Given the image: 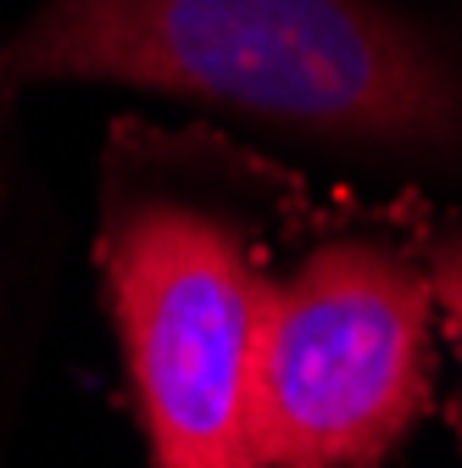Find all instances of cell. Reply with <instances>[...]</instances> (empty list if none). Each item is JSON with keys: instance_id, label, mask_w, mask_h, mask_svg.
Wrapping results in <instances>:
<instances>
[{"instance_id": "1", "label": "cell", "mask_w": 462, "mask_h": 468, "mask_svg": "<svg viewBox=\"0 0 462 468\" xmlns=\"http://www.w3.org/2000/svg\"><path fill=\"white\" fill-rule=\"evenodd\" d=\"M6 62L17 84H129L462 167V39L390 0H39Z\"/></svg>"}, {"instance_id": "2", "label": "cell", "mask_w": 462, "mask_h": 468, "mask_svg": "<svg viewBox=\"0 0 462 468\" xmlns=\"http://www.w3.org/2000/svg\"><path fill=\"white\" fill-rule=\"evenodd\" d=\"M100 257L151 463L257 468L251 357L268 284L240 223L173 190H123Z\"/></svg>"}, {"instance_id": "3", "label": "cell", "mask_w": 462, "mask_h": 468, "mask_svg": "<svg viewBox=\"0 0 462 468\" xmlns=\"http://www.w3.org/2000/svg\"><path fill=\"white\" fill-rule=\"evenodd\" d=\"M429 401V290L373 240H334L262 290L257 468H379Z\"/></svg>"}, {"instance_id": "4", "label": "cell", "mask_w": 462, "mask_h": 468, "mask_svg": "<svg viewBox=\"0 0 462 468\" xmlns=\"http://www.w3.org/2000/svg\"><path fill=\"white\" fill-rule=\"evenodd\" d=\"M17 73L6 62V34H0V185H6V129H12V101H17Z\"/></svg>"}, {"instance_id": "5", "label": "cell", "mask_w": 462, "mask_h": 468, "mask_svg": "<svg viewBox=\"0 0 462 468\" xmlns=\"http://www.w3.org/2000/svg\"><path fill=\"white\" fill-rule=\"evenodd\" d=\"M440 279H446V296H451V313H457V324H462V240L446 251V262H440Z\"/></svg>"}]
</instances>
